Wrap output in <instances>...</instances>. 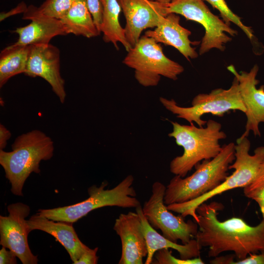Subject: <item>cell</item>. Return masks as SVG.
I'll use <instances>...</instances> for the list:
<instances>
[{
    "label": "cell",
    "instance_id": "cell-17",
    "mask_svg": "<svg viewBox=\"0 0 264 264\" xmlns=\"http://www.w3.org/2000/svg\"><path fill=\"white\" fill-rule=\"evenodd\" d=\"M191 34L190 30L180 25V17L175 13L162 16L154 30L145 33V36L153 38L157 43L175 47L188 60L198 56L195 48L191 46L189 39Z\"/></svg>",
    "mask_w": 264,
    "mask_h": 264
},
{
    "label": "cell",
    "instance_id": "cell-31",
    "mask_svg": "<svg viewBox=\"0 0 264 264\" xmlns=\"http://www.w3.org/2000/svg\"><path fill=\"white\" fill-rule=\"evenodd\" d=\"M11 136L10 132L1 124L0 125V150H3L5 148L7 141Z\"/></svg>",
    "mask_w": 264,
    "mask_h": 264
},
{
    "label": "cell",
    "instance_id": "cell-4",
    "mask_svg": "<svg viewBox=\"0 0 264 264\" xmlns=\"http://www.w3.org/2000/svg\"><path fill=\"white\" fill-rule=\"evenodd\" d=\"M233 142L225 144L215 157L198 164L196 171L184 177L175 175L170 181L164 196L166 205L187 202L213 190L228 176L229 166L235 159Z\"/></svg>",
    "mask_w": 264,
    "mask_h": 264
},
{
    "label": "cell",
    "instance_id": "cell-2",
    "mask_svg": "<svg viewBox=\"0 0 264 264\" xmlns=\"http://www.w3.org/2000/svg\"><path fill=\"white\" fill-rule=\"evenodd\" d=\"M54 144L43 132L35 130L18 136L12 151L0 150V164L11 185V191L22 196L25 181L32 173L40 172L42 160H49L53 155Z\"/></svg>",
    "mask_w": 264,
    "mask_h": 264
},
{
    "label": "cell",
    "instance_id": "cell-22",
    "mask_svg": "<svg viewBox=\"0 0 264 264\" xmlns=\"http://www.w3.org/2000/svg\"><path fill=\"white\" fill-rule=\"evenodd\" d=\"M30 49V45L14 44L4 48L0 54V87L13 76L24 73Z\"/></svg>",
    "mask_w": 264,
    "mask_h": 264
},
{
    "label": "cell",
    "instance_id": "cell-12",
    "mask_svg": "<svg viewBox=\"0 0 264 264\" xmlns=\"http://www.w3.org/2000/svg\"><path fill=\"white\" fill-rule=\"evenodd\" d=\"M227 69L239 82L240 93L246 109L245 131L241 137H248L250 132L255 136H261L259 125L264 123V86L259 88L256 87L259 83L256 79L259 67L255 65L249 72L238 73L235 66L230 65Z\"/></svg>",
    "mask_w": 264,
    "mask_h": 264
},
{
    "label": "cell",
    "instance_id": "cell-13",
    "mask_svg": "<svg viewBox=\"0 0 264 264\" xmlns=\"http://www.w3.org/2000/svg\"><path fill=\"white\" fill-rule=\"evenodd\" d=\"M60 51L50 44L30 45L25 75L42 77L51 86L60 102H65V81L60 73Z\"/></svg>",
    "mask_w": 264,
    "mask_h": 264
},
{
    "label": "cell",
    "instance_id": "cell-33",
    "mask_svg": "<svg viewBox=\"0 0 264 264\" xmlns=\"http://www.w3.org/2000/svg\"><path fill=\"white\" fill-rule=\"evenodd\" d=\"M149 0L156 1V2H160L161 3H164V4L168 3L171 1V0Z\"/></svg>",
    "mask_w": 264,
    "mask_h": 264
},
{
    "label": "cell",
    "instance_id": "cell-11",
    "mask_svg": "<svg viewBox=\"0 0 264 264\" xmlns=\"http://www.w3.org/2000/svg\"><path fill=\"white\" fill-rule=\"evenodd\" d=\"M8 215L0 216V244L13 251L23 264H37L38 256L31 252L28 245V230L26 218L29 206L22 202L9 204Z\"/></svg>",
    "mask_w": 264,
    "mask_h": 264
},
{
    "label": "cell",
    "instance_id": "cell-14",
    "mask_svg": "<svg viewBox=\"0 0 264 264\" xmlns=\"http://www.w3.org/2000/svg\"><path fill=\"white\" fill-rule=\"evenodd\" d=\"M118 1L126 19V38L132 47L138 42L143 30L155 27L161 18L167 15L164 3L149 0Z\"/></svg>",
    "mask_w": 264,
    "mask_h": 264
},
{
    "label": "cell",
    "instance_id": "cell-23",
    "mask_svg": "<svg viewBox=\"0 0 264 264\" xmlns=\"http://www.w3.org/2000/svg\"><path fill=\"white\" fill-rule=\"evenodd\" d=\"M75 0H45L39 6L31 5L26 11L36 15L61 19Z\"/></svg>",
    "mask_w": 264,
    "mask_h": 264
},
{
    "label": "cell",
    "instance_id": "cell-27",
    "mask_svg": "<svg viewBox=\"0 0 264 264\" xmlns=\"http://www.w3.org/2000/svg\"><path fill=\"white\" fill-rule=\"evenodd\" d=\"M87 1L94 22L98 31L100 32V28L102 19V7L100 0H87Z\"/></svg>",
    "mask_w": 264,
    "mask_h": 264
},
{
    "label": "cell",
    "instance_id": "cell-3",
    "mask_svg": "<svg viewBox=\"0 0 264 264\" xmlns=\"http://www.w3.org/2000/svg\"><path fill=\"white\" fill-rule=\"evenodd\" d=\"M173 131L168 136L175 139L176 144L183 148V153L175 157L170 162V172L182 177L201 160L216 157L221 151L219 141L226 138L221 131L220 123L212 119L207 121L206 126L197 127L193 123L189 125L171 122Z\"/></svg>",
    "mask_w": 264,
    "mask_h": 264
},
{
    "label": "cell",
    "instance_id": "cell-19",
    "mask_svg": "<svg viewBox=\"0 0 264 264\" xmlns=\"http://www.w3.org/2000/svg\"><path fill=\"white\" fill-rule=\"evenodd\" d=\"M135 212L140 217L142 230L147 245L148 254L145 264H152L155 252L163 248L176 250L180 258L182 259H190L199 257L202 247L196 238L191 239L186 244H180L173 242L158 233L156 229L150 224L143 213L141 205L135 208Z\"/></svg>",
    "mask_w": 264,
    "mask_h": 264
},
{
    "label": "cell",
    "instance_id": "cell-6",
    "mask_svg": "<svg viewBox=\"0 0 264 264\" xmlns=\"http://www.w3.org/2000/svg\"><path fill=\"white\" fill-rule=\"evenodd\" d=\"M133 181V176L129 175L111 189H105L108 183L104 181L99 187H90L88 190L89 197L80 202L52 209H39L37 213L54 221L73 223L92 210L101 207L136 208L141 204L136 198V192L132 186Z\"/></svg>",
    "mask_w": 264,
    "mask_h": 264
},
{
    "label": "cell",
    "instance_id": "cell-8",
    "mask_svg": "<svg viewBox=\"0 0 264 264\" xmlns=\"http://www.w3.org/2000/svg\"><path fill=\"white\" fill-rule=\"evenodd\" d=\"M159 101L166 110L176 114L177 118L183 119L190 124L195 122L200 127L207 123L201 118L205 114L211 113L221 117L232 110H238L243 113L246 111L240 93L239 82L235 77L228 89L218 88L209 93L196 95L192 100L191 107H181L173 99L161 97Z\"/></svg>",
    "mask_w": 264,
    "mask_h": 264
},
{
    "label": "cell",
    "instance_id": "cell-18",
    "mask_svg": "<svg viewBox=\"0 0 264 264\" xmlns=\"http://www.w3.org/2000/svg\"><path fill=\"white\" fill-rule=\"evenodd\" d=\"M31 22L13 31L19 36L15 44L30 45L49 44L54 37L67 35L66 29L59 19L29 13L25 11L22 17Z\"/></svg>",
    "mask_w": 264,
    "mask_h": 264
},
{
    "label": "cell",
    "instance_id": "cell-20",
    "mask_svg": "<svg viewBox=\"0 0 264 264\" xmlns=\"http://www.w3.org/2000/svg\"><path fill=\"white\" fill-rule=\"evenodd\" d=\"M60 20L67 34H73L90 38L100 34L88 9L87 0H75Z\"/></svg>",
    "mask_w": 264,
    "mask_h": 264
},
{
    "label": "cell",
    "instance_id": "cell-21",
    "mask_svg": "<svg viewBox=\"0 0 264 264\" xmlns=\"http://www.w3.org/2000/svg\"><path fill=\"white\" fill-rule=\"evenodd\" d=\"M102 7V19L100 33L106 43H111L118 49V43H120L128 52L132 47L128 42L124 28L119 22V16L121 7L118 0H100Z\"/></svg>",
    "mask_w": 264,
    "mask_h": 264
},
{
    "label": "cell",
    "instance_id": "cell-26",
    "mask_svg": "<svg viewBox=\"0 0 264 264\" xmlns=\"http://www.w3.org/2000/svg\"><path fill=\"white\" fill-rule=\"evenodd\" d=\"M169 248H163L155 253V264H204V262L200 257L190 259L176 258L172 254Z\"/></svg>",
    "mask_w": 264,
    "mask_h": 264
},
{
    "label": "cell",
    "instance_id": "cell-28",
    "mask_svg": "<svg viewBox=\"0 0 264 264\" xmlns=\"http://www.w3.org/2000/svg\"><path fill=\"white\" fill-rule=\"evenodd\" d=\"M98 248L94 249L89 248L81 256L74 264H96L99 257L97 256Z\"/></svg>",
    "mask_w": 264,
    "mask_h": 264
},
{
    "label": "cell",
    "instance_id": "cell-9",
    "mask_svg": "<svg viewBox=\"0 0 264 264\" xmlns=\"http://www.w3.org/2000/svg\"><path fill=\"white\" fill-rule=\"evenodd\" d=\"M165 6L167 15H181L188 20L200 23L204 27L205 34L200 44L199 55L213 48L223 51L225 44L232 40L226 33L233 37L238 34L237 31L214 15L203 0H171Z\"/></svg>",
    "mask_w": 264,
    "mask_h": 264
},
{
    "label": "cell",
    "instance_id": "cell-24",
    "mask_svg": "<svg viewBox=\"0 0 264 264\" xmlns=\"http://www.w3.org/2000/svg\"><path fill=\"white\" fill-rule=\"evenodd\" d=\"M243 189L244 196L257 203L264 219V162L255 179Z\"/></svg>",
    "mask_w": 264,
    "mask_h": 264
},
{
    "label": "cell",
    "instance_id": "cell-29",
    "mask_svg": "<svg viewBox=\"0 0 264 264\" xmlns=\"http://www.w3.org/2000/svg\"><path fill=\"white\" fill-rule=\"evenodd\" d=\"M233 264H264V251L250 255L244 259L235 261Z\"/></svg>",
    "mask_w": 264,
    "mask_h": 264
},
{
    "label": "cell",
    "instance_id": "cell-32",
    "mask_svg": "<svg viewBox=\"0 0 264 264\" xmlns=\"http://www.w3.org/2000/svg\"><path fill=\"white\" fill-rule=\"evenodd\" d=\"M234 255L230 256L216 257L210 261V264H232L234 261Z\"/></svg>",
    "mask_w": 264,
    "mask_h": 264
},
{
    "label": "cell",
    "instance_id": "cell-1",
    "mask_svg": "<svg viewBox=\"0 0 264 264\" xmlns=\"http://www.w3.org/2000/svg\"><path fill=\"white\" fill-rule=\"evenodd\" d=\"M223 208L221 203L205 202L196 210L198 230L195 238L202 247H208V256L215 258L232 251L241 260L264 251V219L256 226L249 225L240 218L220 221L218 215Z\"/></svg>",
    "mask_w": 264,
    "mask_h": 264
},
{
    "label": "cell",
    "instance_id": "cell-15",
    "mask_svg": "<svg viewBox=\"0 0 264 264\" xmlns=\"http://www.w3.org/2000/svg\"><path fill=\"white\" fill-rule=\"evenodd\" d=\"M113 229L121 241L122 253L118 264H143L148 248L139 215L136 212L120 214Z\"/></svg>",
    "mask_w": 264,
    "mask_h": 264
},
{
    "label": "cell",
    "instance_id": "cell-16",
    "mask_svg": "<svg viewBox=\"0 0 264 264\" xmlns=\"http://www.w3.org/2000/svg\"><path fill=\"white\" fill-rule=\"evenodd\" d=\"M55 221L37 213L27 220V224L30 232L39 230L54 237L67 251L74 264L89 247L79 239L73 223Z\"/></svg>",
    "mask_w": 264,
    "mask_h": 264
},
{
    "label": "cell",
    "instance_id": "cell-10",
    "mask_svg": "<svg viewBox=\"0 0 264 264\" xmlns=\"http://www.w3.org/2000/svg\"><path fill=\"white\" fill-rule=\"evenodd\" d=\"M166 189L160 182L153 183L152 194L142 207L143 213L150 224L159 229L165 238L175 242L180 240L186 244L195 238L198 224L195 220L185 221L181 215L175 216L167 208L164 202Z\"/></svg>",
    "mask_w": 264,
    "mask_h": 264
},
{
    "label": "cell",
    "instance_id": "cell-7",
    "mask_svg": "<svg viewBox=\"0 0 264 264\" xmlns=\"http://www.w3.org/2000/svg\"><path fill=\"white\" fill-rule=\"evenodd\" d=\"M123 63L134 69V77L144 87L158 85L161 76L176 80L184 67L164 54L160 44L145 35L132 47Z\"/></svg>",
    "mask_w": 264,
    "mask_h": 264
},
{
    "label": "cell",
    "instance_id": "cell-30",
    "mask_svg": "<svg viewBox=\"0 0 264 264\" xmlns=\"http://www.w3.org/2000/svg\"><path fill=\"white\" fill-rule=\"evenodd\" d=\"M7 248L2 246L0 250V264H16L17 262V255L12 250H7Z\"/></svg>",
    "mask_w": 264,
    "mask_h": 264
},
{
    "label": "cell",
    "instance_id": "cell-5",
    "mask_svg": "<svg viewBox=\"0 0 264 264\" xmlns=\"http://www.w3.org/2000/svg\"><path fill=\"white\" fill-rule=\"evenodd\" d=\"M251 143L247 137H240L235 146V159L229 166L234 169L230 176L218 187L205 194L191 200L167 205L171 211L178 213L185 218L191 216L198 221L197 208L212 198L226 191L238 188H244L256 177L264 162V146L256 148L250 154Z\"/></svg>",
    "mask_w": 264,
    "mask_h": 264
},
{
    "label": "cell",
    "instance_id": "cell-25",
    "mask_svg": "<svg viewBox=\"0 0 264 264\" xmlns=\"http://www.w3.org/2000/svg\"><path fill=\"white\" fill-rule=\"evenodd\" d=\"M203 0L207 1L213 8L220 12L223 20L228 25H230V22H233L240 27L250 40L253 38L254 35L251 27L245 25L242 23L241 18L231 11L225 0Z\"/></svg>",
    "mask_w": 264,
    "mask_h": 264
}]
</instances>
